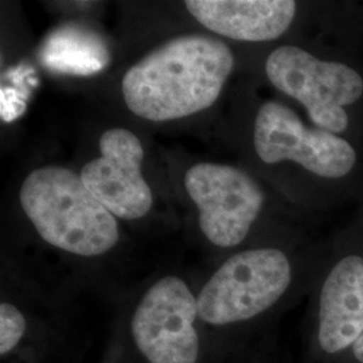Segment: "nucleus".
I'll use <instances>...</instances> for the list:
<instances>
[{"label":"nucleus","instance_id":"nucleus-3","mask_svg":"<svg viewBox=\"0 0 363 363\" xmlns=\"http://www.w3.org/2000/svg\"><path fill=\"white\" fill-rule=\"evenodd\" d=\"M264 73L276 91L306 112L312 125L363 147V58L358 46L274 48Z\"/></svg>","mask_w":363,"mask_h":363},{"label":"nucleus","instance_id":"nucleus-8","mask_svg":"<svg viewBox=\"0 0 363 363\" xmlns=\"http://www.w3.org/2000/svg\"><path fill=\"white\" fill-rule=\"evenodd\" d=\"M357 211L343 233L347 247L328 262L318 294V343L331 355L363 334V203Z\"/></svg>","mask_w":363,"mask_h":363},{"label":"nucleus","instance_id":"nucleus-6","mask_svg":"<svg viewBox=\"0 0 363 363\" xmlns=\"http://www.w3.org/2000/svg\"><path fill=\"white\" fill-rule=\"evenodd\" d=\"M125 331L136 363L203 362L206 331L196 295L175 274L159 279L144 292Z\"/></svg>","mask_w":363,"mask_h":363},{"label":"nucleus","instance_id":"nucleus-7","mask_svg":"<svg viewBox=\"0 0 363 363\" xmlns=\"http://www.w3.org/2000/svg\"><path fill=\"white\" fill-rule=\"evenodd\" d=\"M184 186L198 208L202 233L222 249L241 245L267 205L259 181L229 164H195L186 172Z\"/></svg>","mask_w":363,"mask_h":363},{"label":"nucleus","instance_id":"nucleus-1","mask_svg":"<svg viewBox=\"0 0 363 363\" xmlns=\"http://www.w3.org/2000/svg\"><path fill=\"white\" fill-rule=\"evenodd\" d=\"M233 69V52L222 39L175 37L125 73L123 97L130 112L144 120H178L214 104Z\"/></svg>","mask_w":363,"mask_h":363},{"label":"nucleus","instance_id":"nucleus-5","mask_svg":"<svg viewBox=\"0 0 363 363\" xmlns=\"http://www.w3.org/2000/svg\"><path fill=\"white\" fill-rule=\"evenodd\" d=\"M295 273L294 261L281 247H249L234 253L196 295L205 331L229 330L272 310L294 284Z\"/></svg>","mask_w":363,"mask_h":363},{"label":"nucleus","instance_id":"nucleus-10","mask_svg":"<svg viewBox=\"0 0 363 363\" xmlns=\"http://www.w3.org/2000/svg\"><path fill=\"white\" fill-rule=\"evenodd\" d=\"M184 6L210 31L253 43L281 38L298 15L294 0H189Z\"/></svg>","mask_w":363,"mask_h":363},{"label":"nucleus","instance_id":"nucleus-11","mask_svg":"<svg viewBox=\"0 0 363 363\" xmlns=\"http://www.w3.org/2000/svg\"><path fill=\"white\" fill-rule=\"evenodd\" d=\"M40 55L42 62L52 70L82 76L97 73L109 62L104 40L91 30L74 25L52 31Z\"/></svg>","mask_w":363,"mask_h":363},{"label":"nucleus","instance_id":"nucleus-12","mask_svg":"<svg viewBox=\"0 0 363 363\" xmlns=\"http://www.w3.org/2000/svg\"><path fill=\"white\" fill-rule=\"evenodd\" d=\"M30 320L25 312L13 303L3 300L0 304V358L9 362L26 340Z\"/></svg>","mask_w":363,"mask_h":363},{"label":"nucleus","instance_id":"nucleus-2","mask_svg":"<svg viewBox=\"0 0 363 363\" xmlns=\"http://www.w3.org/2000/svg\"><path fill=\"white\" fill-rule=\"evenodd\" d=\"M252 147L267 167L291 166L310 182L315 206L363 203V147L306 123L289 105L267 100L252 123Z\"/></svg>","mask_w":363,"mask_h":363},{"label":"nucleus","instance_id":"nucleus-9","mask_svg":"<svg viewBox=\"0 0 363 363\" xmlns=\"http://www.w3.org/2000/svg\"><path fill=\"white\" fill-rule=\"evenodd\" d=\"M100 156L81 171V179L116 218L140 220L152 208V191L142 174L143 144L128 130L112 128L100 138Z\"/></svg>","mask_w":363,"mask_h":363},{"label":"nucleus","instance_id":"nucleus-4","mask_svg":"<svg viewBox=\"0 0 363 363\" xmlns=\"http://www.w3.org/2000/svg\"><path fill=\"white\" fill-rule=\"evenodd\" d=\"M19 199L40 238L62 252L97 257L112 250L120 240L116 217L72 169H34L23 181Z\"/></svg>","mask_w":363,"mask_h":363},{"label":"nucleus","instance_id":"nucleus-13","mask_svg":"<svg viewBox=\"0 0 363 363\" xmlns=\"http://www.w3.org/2000/svg\"><path fill=\"white\" fill-rule=\"evenodd\" d=\"M352 354L355 357V359L359 363H363V334L362 337H359L354 346H352Z\"/></svg>","mask_w":363,"mask_h":363}]
</instances>
